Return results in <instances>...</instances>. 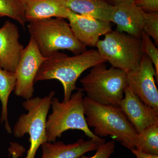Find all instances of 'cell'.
Segmentation results:
<instances>
[{
	"mask_svg": "<svg viewBox=\"0 0 158 158\" xmlns=\"http://www.w3.org/2000/svg\"><path fill=\"white\" fill-rule=\"evenodd\" d=\"M106 62L97 50H87L73 56L56 52L41 65L34 83L52 79L58 80L63 86V101H67L74 90L78 89L76 83L81 75L94 65Z\"/></svg>",
	"mask_w": 158,
	"mask_h": 158,
	"instance_id": "1",
	"label": "cell"
},
{
	"mask_svg": "<svg viewBox=\"0 0 158 158\" xmlns=\"http://www.w3.org/2000/svg\"><path fill=\"white\" fill-rule=\"evenodd\" d=\"M84 104L86 122L96 136H110L127 148H135L138 133L118 107L98 103L86 96Z\"/></svg>",
	"mask_w": 158,
	"mask_h": 158,
	"instance_id": "2",
	"label": "cell"
},
{
	"mask_svg": "<svg viewBox=\"0 0 158 158\" xmlns=\"http://www.w3.org/2000/svg\"><path fill=\"white\" fill-rule=\"evenodd\" d=\"M84 97V90L78 88L67 101L61 102L57 98H53L52 112L47 119L46 125L48 142H56L64 132L69 130L82 131L89 139L106 141L96 136L88 127L85 115Z\"/></svg>",
	"mask_w": 158,
	"mask_h": 158,
	"instance_id": "3",
	"label": "cell"
},
{
	"mask_svg": "<svg viewBox=\"0 0 158 158\" xmlns=\"http://www.w3.org/2000/svg\"><path fill=\"white\" fill-rule=\"evenodd\" d=\"M28 31L44 56L48 58L59 50L70 51L75 55L87 50L78 40L69 23L62 18L29 22Z\"/></svg>",
	"mask_w": 158,
	"mask_h": 158,
	"instance_id": "4",
	"label": "cell"
},
{
	"mask_svg": "<svg viewBox=\"0 0 158 158\" xmlns=\"http://www.w3.org/2000/svg\"><path fill=\"white\" fill-rule=\"evenodd\" d=\"M80 81L88 98L118 107L128 86L127 73L113 67L107 68L105 63L94 65Z\"/></svg>",
	"mask_w": 158,
	"mask_h": 158,
	"instance_id": "5",
	"label": "cell"
},
{
	"mask_svg": "<svg viewBox=\"0 0 158 158\" xmlns=\"http://www.w3.org/2000/svg\"><path fill=\"white\" fill-rule=\"evenodd\" d=\"M55 94L53 90L44 97H33L23 102V108L27 112L19 117L12 133L18 138L28 134L30 146L25 158H35L38 148L48 141L47 119Z\"/></svg>",
	"mask_w": 158,
	"mask_h": 158,
	"instance_id": "6",
	"label": "cell"
},
{
	"mask_svg": "<svg viewBox=\"0 0 158 158\" xmlns=\"http://www.w3.org/2000/svg\"><path fill=\"white\" fill-rule=\"evenodd\" d=\"M96 47L112 67L127 73L138 66L144 55L141 39L117 31L106 34Z\"/></svg>",
	"mask_w": 158,
	"mask_h": 158,
	"instance_id": "7",
	"label": "cell"
},
{
	"mask_svg": "<svg viewBox=\"0 0 158 158\" xmlns=\"http://www.w3.org/2000/svg\"><path fill=\"white\" fill-rule=\"evenodd\" d=\"M48 59L43 56L34 40L30 37L14 73L16 80L14 94L16 96L25 100L34 97V80L40 66Z\"/></svg>",
	"mask_w": 158,
	"mask_h": 158,
	"instance_id": "8",
	"label": "cell"
},
{
	"mask_svg": "<svg viewBox=\"0 0 158 158\" xmlns=\"http://www.w3.org/2000/svg\"><path fill=\"white\" fill-rule=\"evenodd\" d=\"M128 86L145 104L158 113V90L152 62L145 55L134 70L127 73Z\"/></svg>",
	"mask_w": 158,
	"mask_h": 158,
	"instance_id": "9",
	"label": "cell"
},
{
	"mask_svg": "<svg viewBox=\"0 0 158 158\" xmlns=\"http://www.w3.org/2000/svg\"><path fill=\"white\" fill-rule=\"evenodd\" d=\"M118 108L138 134L145 128L158 124V113L142 101L131 88H125Z\"/></svg>",
	"mask_w": 158,
	"mask_h": 158,
	"instance_id": "10",
	"label": "cell"
},
{
	"mask_svg": "<svg viewBox=\"0 0 158 158\" xmlns=\"http://www.w3.org/2000/svg\"><path fill=\"white\" fill-rule=\"evenodd\" d=\"M75 36L85 47H95L100 37L112 31L110 22L69 11L67 19Z\"/></svg>",
	"mask_w": 158,
	"mask_h": 158,
	"instance_id": "11",
	"label": "cell"
},
{
	"mask_svg": "<svg viewBox=\"0 0 158 158\" xmlns=\"http://www.w3.org/2000/svg\"><path fill=\"white\" fill-rule=\"evenodd\" d=\"M18 27L9 20H6L0 28V66L15 73L23 49L20 43Z\"/></svg>",
	"mask_w": 158,
	"mask_h": 158,
	"instance_id": "12",
	"label": "cell"
},
{
	"mask_svg": "<svg viewBox=\"0 0 158 158\" xmlns=\"http://www.w3.org/2000/svg\"><path fill=\"white\" fill-rule=\"evenodd\" d=\"M105 143L106 141L92 139L85 141L83 138L68 144L60 141H47L41 145V158H78L86 153L96 151Z\"/></svg>",
	"mask_w": 158,
	"mask_h": 158,
	"instance_id": "13",
	"label": "cell"
},
{
	"mask_svg": "<svg viewBox=\"0 0 158 158\" xmlns=\"http://www.w3.org/2000/svg\"><path fill=\"white\" fill-rule=\"evenodd\" d=\"M110 21L116 24L118 32L141 39L144 12L134 2L114 6Z\"/></svg>",
	"mask_w": 158,
	"mask_h": 158,
	"instance_id": "14",
	"label": "cell"
},
{
	"mask_svg": "<svg viewBox=\"0 0 158 158\" xmlns=\"http://www.w3.org/2000/svg\"><path fill=\"white\" fill-rule=\"evenodd\" d=\"M27 22L54 18L66 19L70 11L65 0H20Z\"/></svg>",
	"mask_w": 158,
	"mask_h": 158,
	"instance_id": "15",
	"label": "cell"
},
{
	"mask_svg": "<svg viewBox=\"0 0 158 158\" xmlns=\"http://www.w3.org/2000/svg\"><path fill=\"white\" fill-rule=\"evenodd\" d=\"M70 11L77 14L92 16L110 22L113 7L106 0H65Z\"/></svg>",
	"mask_w": 158,
	"mask_h": 158,
	"instance_id": "16",
	"label": "cell"
},
{
	"mask_svg": "<svg viewBox=\"0 0 158 158\" xmlns=\"http://www.w3.org/2000/svg\"><path fill=\"white\" fill-rule=\"evenodd\" d=\"M16 81L14 73L6 70L0 66V101L2 104L0 121L9 134L12 133V130L9 120L8 103L10 94L15 89Z\"/></svg>",
	"mask_w": 158,
	"mask_h": 158,
	"instance_id": "17",
	"label": "cell"
},
{
	"mask_svg": "<svg viewBox=\"0 0 158 158\" xmlns=\"http://www.w3.org/2000/svg\"><path fill=\"white\" fill-rule=\"evenodd\" d=\"M135 148L158 155V124L150 126L138 134L135 139Z\"/></svg>",
	"mask_w": 158,
	"mask_h": 158,
	"instance_id": "18",
	"label": "cell"
},
{
	"mask_svg": "<svg viewBox=\"0 0 158 158\" xmlns=\"http://www.w3.org/2000/svg\"><path fill=\"white\" fill-rule=\"evenodd\" d=\"M9 17L25 27L27 21L20 0H0V18Z\"/></svg>",
	"mask_w": 158,
	"mask_h": 158,
	"instance_id": "19",
	"label": "cell"
},
{
	"mask_svg": "<svg viewBox=\"0 0 158 158\" xmlns=\"http://www.w3.org/2000/svg\"><path fill=\"white\" fill-rule=\"evenodd\" d=\"M141 39L142 50L144 55L147 56L152 62L155 69V78L158 81V49L151 39L150 37L145 34L143 31L141 33Z\"/></svg>",
	"mask_w": 158,
	"mask_h": 158,
	"instance_id": "20",
	"label": "cell"
},
{
	"mask_svg": "<svg viewBox=\"0 0 158 158\" xmlns=\"http://www.w3.org/2000/svg\"><path fill=\"white\" fill-rule=\"evenodd\" d=\"M143 31L155 41V45L158 44V11L144 12V25Z\"/></svg>",
	"mask_w": 158,
	"mask_h": 158,
	"instance_id": "21",
	"label": "cell"
},
{
	"mask_svg": "<svg viewBox=\"0 0 158 158\" xmlns=\"http://www.w3.org/2000/svg\"><path fill=\"white\" fill-rule=\"evenodd\" d=\"M115 141L112 140L108 141L102 145L93 156L90 157L82 156L78 158H110L111 155L115 152Z\"/></svg>",
	"mask_w": 158,
	"mask_h": 158,
	"instance_id": "22",
	"label": "cell"
},
{
	"mask_svg": "<svg viewBox=\"0 0 158 158\" xmlns=\"http://www.w3.org/2000/svg\"><path fill=\"white\" fill-rule=\"evenodd\" d=\"M134 3L145 13L158 11V0H135Z\"/></svg>",
	"mask_w": 158,
	"mask_h": 158,
	"instance_id": "23",
	"label": "cell"
},
{
	"mask_svg": "<svg viewBox=\"0 0 158 158\" xmlns=\"http://www.w3.org/2000/svg\"><path fill=\"white\" fill-rule=\"evenodd\" d=\"M9 155L11 156L12 158H19L22 156L25 152V148L16 142H11L10 146L8 148Z\"/></svg>",
	"mask_w": 158,
	"mask_h": 158,
	"instance_id": "24",
	"label": "cell"
},
{
	"mask_svg": "<svg viewBox=\"0 0 158 158\" xmlns=\"http://www.w3.org/2000/svg\"><path fill=\"white\" fill-rule=\"evenodd\" d=\"M131 152L135 155L136 158H158V155L146 153L141 151L140 150L131 148L129 149Z\"/></svg>",
	"mask_w": 158,
	"mask_h": 158,
	"instance_id": "25",
	"label": "cell"
},
{
	"mask_svg": "<svg viewBox=\"0 0 158 158\" xmlns=\"http://www.w3.org/2000/svg\"><path fill=\"white\" fill-rule=\"evenodd\" d=\"M107 1L113 6L130 4L134 2L135 0H106Z\"/></svg>",
	"mask_w": 158,
	"mask_h": 158,
	"instance_id": "26",
	"label": "cell"
},
{
	"mask_svg": "<svg viewBox=\"0 0 158 158\" xmlns=\"http://www.w3.org/2000/svg\"><path fill=\"white\" fill-rule=\"evenodd\" d=\"M0 136H1V133H0Z\"/></svg>",
	"mask_w": 158,
	"mask_h": 158,
	"instance_id": "27",
	"label": "cell"
}]
</instances>
